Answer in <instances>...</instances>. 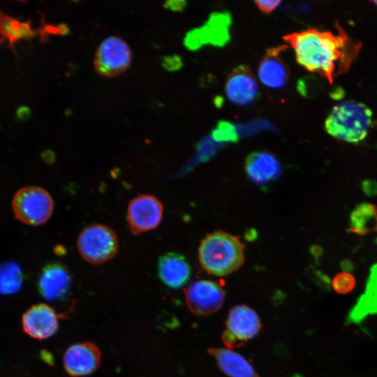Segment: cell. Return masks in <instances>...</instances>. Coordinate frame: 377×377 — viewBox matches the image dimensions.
<instances>
[{
  "label": "cell",
  "instance_id": "obj_1",
  "mask_svg": "<svg viewBox=\"0 0 377 377\" xmlns=\"http://www.w3.org/2000/svg\"><path fill=\"white\" fill-rule=\"evenodd\" d=\"M283 39L294 50L300 65L330 84L348 70L361 47L339 24L336 33L309 29L288 34Z\"/></svg>",
  "mask_w": 377,
  "mask_h": 377
},
{
  "label": "cell",
  "instance_id": "obj_2",
  "mask_svg": "<svg viewBox=\"0 0 377 377\" xmlns=\"http://www.w3.org/2000/svg\"><path fill=\"white\" fill-rule=\"evenodd\" d=\"M198 259L208 273L217 276H228L244 263V246L237 237L226 232L215 231L201 241Z\"/></svg>",
  "mask_w": 377,
  "mask_h": 377
},
{
  "label": "cell",
  "instance_id": "obj_3",
  "mask_svg": "<svg viewBox=\"0 0 377 377\" xmlns=\"http://www.w3.org/2000/svg\"><path fill=\"white\" fill-rule=\"evenodd\" d=\"M372 122V112L364 104L345 101L336 105L328 114L325 128L332 137L347 142L362 141Z\"/></svg>",
  "mask_w": 377,
  "mask_h": 377
},
{
  "label": "cell",
  "instance_id": "obj_4",
  "mask_svg": "<svg viewBox=\"0 0 377 377\" xmlns=\"http://www.w3.org/2000/svg\"><path fill=\"white\" fill-rule=\"evenodd\" d=\"M77 244L81 256L93 265L111 260L119 248L115 232L108 226L98 223L85 227L78 236Z\"/></svg>",
  "mask_w": 377,
  "mask_h": 377
},
{
  "label": "cell",
  "instance_id": "obj_5",
  "mask_svg": "<svg viewBox=\"0 0 377 377\" xmlns=\"http://www.w3.org/2000/svg\"><path fill=\"white\" fill-rule=\"evenodd\" d=\"M53 200L47 191L38 186H27L14 195L15 217L22 223L38 226L45 223L53 212Z\"/></svg>",
  "mask_w": 377,
  "mask_h": 377
},
{
  "label": "cell",
  "instance_id": "obj_6",
  "mask_svg": "<svg viewBox=\"0 0 377 377\" xmlns=\"http://www.w3.org/2000/svg\"><path fill=\"white\" fill-rule=\"evenodd\" d=\"M261 328L258 314L246 305L232 307L226 320V329L221 339L228 349L242 345L256 337Z\"/></svg>",
  "mask_w": 377,
  "mask_h": 377
},
{
  "label": "cell",
  "instance_id": "obj_7",
  "mask_svg": "<svg viewBox=\"0 0 377 377\" xmlns=\"http://www.w3.org/2000/svg\"><path fill=\"white\" fill-rule=\"evenodd\" d=\"M231 23V17L228 12L213 13L205 24L186 34L184 45L190 50H196L205 45L223 46L230 40Z\"/></svg>",
  "mask_w": 377,
  "mask_h": 377
},
{
  "label": "cell",
  "instance_id": "obj_8",
  "mask_svg": "<svg viewBox=\"0 0 377 377\" xmlns=\"http://www.w3.org/2000/svg\"><path fill=\"white\" fill-rule=\"evenodd\" d=\"M131 61V52L128 44L121 38L110 36L98 46L94 64L103 76H116L125 71Z\"/></svg>",
  "mask_w": 377,
  "mask_h": 377
},
{
  "label": "cell",
  "instance_id": "obj_9",
  "mask_svg": "<svg viewBox=\"0 0 377 377\" xmlns=\"http://www.w3.org/2000/svg\"><path fill=\"white\" fill-rule=\"evenodd\" d=\"M163 206L155 196L148 194L134 198L127 209V221L133 234L156 228L163 217Z\"/></svg>",
  "mask_w": 377,
  "mask_h": 377
},
{
  "label": "cell",
  "instance_id": "obj_10",
  "mask_svg": "<svg viewBox=\"0 0 377 377\" xmlns=\"http://www.w3.org/2000/svg\"><path fill=\"white\" fill-rule=\"evenodd\" d=\"M225 300L222 287L213 281L198 280L193 282L186 293V304L190 311L200 316L216 312Z\"/></svg>",
  "mask_w": 377,
  "mask_h": 377
},
{
  "label": "cell",
  "instance_id": "obj_11",
  "mask_svg": "<svg viewBox=\"0 0 377 377\" xmlns=\"http://www.w3.org/2000/svg\"><path fill=\"white\" fill-rule=\"evenodd\" d=\"M101 355L93 343H75L67 348L64 357V367L68 375L81 377L93 374L99 367Z\"/></svg>",
  "mask_w": 377,
  "mask_h": 377
},
{
  "label": "cell",
  "instance_id": "obj_12",
  "mask_svg": "<svg viewBox=\"0 0 377 377\" xmlns=\"http://www.w3.org/2000/svg\"><path fill=\"white\" fill-rule=\"evenodd\" d=\"M59 316L45 304L31 306L22 316L24 332L29 337L43 340L52 337L59 327Z\"/></svg>",
  "mask_w": 377,
  "mask_h": 377
},
{
  "label": "cell",
  "instance_id": "obj_13",
  "mask_svg": "<svg viewBox=\"0 0 377 377\" xmlns=\"http://www.w3.org/2000/svg\"><path fill=\"white\" fill-rule=\"evenodd\" d=\"M71 281L68 269L60 263L52 262L43 267L38 281V290L46 300H59L67 295Z\"/></svg>",
  "mask_w": 377,
  "mask_h": 377
},
{
  "label": "cell",
  "instance_id": "obj_14",
  "mask_svg": "<svg viewBox=\"0 0 377 377\" xmlns=\"http://www.w3.org/2000/svg\"><path fill=\"white\" fill-rule=\"evenodd\" d=\"M226 94L233 104L239 106L250 105L257 98L258 86L249 67L242 65L233 69L226 80Z\"/></svg>",
  "mask_w": 377,
  "mask_h": 377
},
{
  "label": "cell",
  "instance_id": "obj_15",
  "mask_svg": "<svg viewBox=\"0 0 377 377\" xmlns=\"http://www.w3.org/2000/svg\"><path fill=\"white\" fill-rule=\"evenodd\" d=\"M287 48L282 45L268 50L260 60L258 74L261 82L271 89L283 87L288 79V69L281 57Z\"/></svg>",
  "mask_w": 377,
  "mask_h": 377
},
{
  "label": "cell",
  "instance_id": "obj_16",
  "mask_svg": "<svg viewBox=\"0 0 377 377\" xmlns=\"http://www.w3.org/2000/svg\"><path fill=\"white\" fill-rule=\"evenodd\" d=\"M158 271L163 283L174 289L186 285L191 273V266L186 259L175 252H168L160 256Z\"/></svg>",
  "mask_w": 377,
  "mask_h": 377
},
{
  "label": "cell",
  "instance_id": "obj_17",
  "mask_svg": "<svg viewBox=\"0 0 377 377\" xmlns=\"http://www.w3.org/2000/svg\"><path fill=\"white\" fill-rule=\"evenodd\" d=\"M245 170L253 182L261 184L276 179L281 172V168L280 163L272 154L258 151L247 156Z\"/></svg>",
  "mask_w": 377,
  "mask_h": 377
},
{
  "label": "cell",
  "instance_id": "obj_18",
  "mask_svg": "<svg viewBox=\"0 0 377 377\" xmlns=\"http://www.w3.org/2000/svg\"><path fill=\"white\" fill-rule=\"evenodd\" d=\"M219 369L230 377H259L251 364L240 354L228 348H210Z\"/></svg>",
  "mask_w": 377,
  "mask_h": 377
},
{
  "label": "cell",
  "instance_id": "obj_19",
  "mask_svg": "<svg viewBox=\"0 0 377 377\" xmlns=\"http://www.w3.org/2000/svg\"><path fill=\"white\" fill-rule=\"evenodd\" d=\"M38 34L39 30L33 29L30 21L20 22L4 14L0 9V43L7 40L15 54V44L17 41L31 38Z\"/></svg>",
  "mask_w": 377,
  "mask_h": 377
},
{
  "label": "cell",
  "instance_id": "obj_20",
  "mask_svg": "<svg viewBox=\"0 0 377 377\" xmlns=\"http://www.w3.org/2000/svg\"><path fill=\"white\" fill-rule=\"evenodd\" d=\"M377 230V207L368 202L357 205L349 218V230L364 235Z\"/></svg>",
  "mask_w": 377,
  "mask_h": 377
},
{
  "label": "cell",
  "instance_id": "obj_21",
  "mask_svg": "<svg viewBox=\"0 0 377 377\" xmlns=\"http://www.w3.org/2000/svg\"><path fill=\"white\" fill-rule=\"evenodd\" d=\"M23 281L22 272L14 262L0 263V294L12 295L21 288Z\"/></svg>",
  "mask_w": 377,
  "mask_h": 377
},
{
  "label": "cell",
  "instance_id": "obj_22",
  "mask_svg": "<svg viewBox=\"0 0 377 377\" xmlns=\"http://www.w3.org/2000/svg\"><path fill=\"white\" fill-rule=\"evenodd\" d=\"M355 276L349 272L343 271L337 274L332 281L333 290L339 295H346L352 292L355 287Z\"/></svg>",
  "mask_w": 377,
  "mask_h": 377
},
{
  "label": "cell",
  "instance_id": "obj_23",
  "mask_svg": "<svg viewBox=\"0 0 377 377\" xmlns=\"http://www.w3.org/2000/svg\"><path fill=\"white\" fill-rule=\"evenodd\" d=\"M212 135L216 141L235 142L238 138L236 127L226 121H219L212 131Z\"/></svg>",
  "mask_w": 377,
  "mask_h": 377
},
{
  "label": "cell",
  "instance_id": "obj_24",
  "mask_svg": "<svg viewBox=\"0 0 377 377\" xmlns=\"http://www.w3.org/2000/svg\"><path fill=\"white\" fill-rule=\"evenodd\" d=\"M69 29L65 24L59 25H44L39 34L42 40L46 39L50 34L66 35L68 33Z\"/></svg>",
  "mask_w": 377,
  "mask_h": 377
},
{
  "label": "cell",
  "instance_id": "obj_25",
  "mask_svg": "<svg viewBox=\"0 0 377 377\" xmlns=\"http://www.w3.org/2000/svg\"><path fill=\"white\" fill-rule=\"evenodd\" d=\"M161 64L163 66L170 71H175L182 66V61L177 55L165 56L163 58Z\"/></svg>",
  "mask_w": 377,
  "mask_h": 377
},
{
  "label": "cell",
  "instance_id": "obj_26",
  "mask_svg": "<svg viewBox=\"0 0 377 377\" xmlns=\"http://www.w3.org/2000/svg\"><path fill=\"white\" fill-rule=\"evenodd\" d=\"M281 1H255L256 6L260 11L269 13L273 11L280 3Z\"/></svg>",
  "mask_w": 377,
  "mask_h": 377
},
{
  "label": "cell",
  "instance_id": "obj_27",
  "mask_svg": "<svg viewBox=\"0 0 377 377\" xmlns=\"http://www.w3.org/2000/svg\"><path fill=\"white\" fill-rule=\"evenodd\" d=\"M362 188L368 196L377 195V182L371 179H366L362 182Z\"/></svg>",
  "mask_w": 377,
  "mask_h": 377
},
{
  "label": "cell",
  "instance_id": "obj_28",
  "mask_svg": "<svg viewBox=\"0 0 377 377\" xmlns=\"http://www.w3.org/2000/svg\"><path fill=\"white\" fill-rule=\"evenodd\" d=\"M186 6L185 1H168L164 3V7L173 11H181Z\"/></svg>",
  "mask_w": 377,
  "mask_h": 377
},
{
  "label": "cell",
  "instance_id": "obj_29",
  "mask_svg": "<svg viewBox=\"0 0 377 377\" xmlns=\"http://www.w3.org/2000/svg\"><path fill=\"white\" fill-rule=\"evenodd\" d=\"M17 114L18 117L23 120L28 119L31 115L30 110L27 107L20 108L17 112Z\"/></svg>",
  "mask_w": 377,
  "mask_h": 377
},
{
  "label": "cell",
  "instance_id": "obj_30",
  "mask_svg": "<svg viewBox=\"0 0 377 377\" xmlns=\"http://www.w3.org/2000/svg\"><path fill=\"white\" fill-rule=\"evenodd\" d=\"M373 3H375V5L377 6V1H374Z\"/></svg>",
  "mask_w": 377,
  "mask_h": 377
},
{
  "label": "cell",
  "instance_id": "obj_31",
  "mask_svg": "<svg viewBox=\"0 0 377 377\" xmlns=\"http://www.w3.org/2000/svg\"><path fill=\"white\" fill-rule=\"evenodd\" d=\"M376 232H377V230H376Z\"/></svg>",
  "mask_w": 377,
  "mask_h": 377
}]
</instances>
